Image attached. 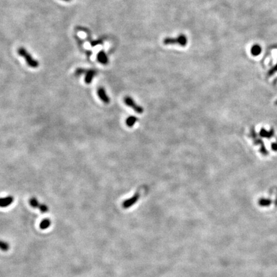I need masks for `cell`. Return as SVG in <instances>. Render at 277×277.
<instances>
[{
  "label": "cell",
  "instance_id": "4fadbf2b",
  "mask_svg": "<svg viewBox=\"0 0 277 277\" xmlns=\"http://www.w3.org/2000/svg\"><path fill=\"white\" fill-rule=\"evenodd\" d=\"M10 246L8 243L7 242H5L3 241L0 240V249L3 251H7L9 250Z\"/></svg>",
  "mask_w": 277,
  "mask_h": 277
},
{
  "label": "cell",
  "instance_id": "5bb4252c",
  "mask_svg": "<svg viewBox=\"0 0 277 277\" xmlns=\"http://www.w3.org/2000/svg\"><path fill=\"white\" fill-rule=\"evenodd\" d=\"M39 210H40V211L43 213L47 212L49 211L48 207L45 204H40V206H39Z\"/></svg>",
  "mask_w": 277,
  "mask_h": 277
},
{
  "label": "cell",
  "instance_id": "e0dca14e",
  "mask_svg": "<svg viewBox=\"0 0 277 277\" xmlns=\"http://www.w3.org/2000/svg\"><path fill=\"white\" fill-rule=\"evenodd\" d=\"M63 1H65V2H69V1H71V0H63Z\"/></svg>",
  "mask_w": 277,
  "mask_h": 277
},
{
  "label": "cell",
  "instance_id": "6da1fadb",
  "mask_svg": "<svg viewBox=\"0 0 277 277\" xmlns=\"http://www.w3.org/2000/svg\"><path fill=\"white\" fill-rule=\"evenodd\" d=\"M18 54L20 55V56H21V57H23L25 60H26V63H27V64L30 66V67H33V68H36V67H37L38 66H39V62H38V61H36V60H35L34 58H32V55L30 54L28 52H27V50L26 49H25V48H19V49H18Z\"/></svg>",
  "mask_w": 277,
  "mask_h": 277
},
{
  "label": "cell",
  "instance_id": "5b68a950",
  "mask_svg": "<svg viewBox=\"0 0 277 277\" xmlns=\"http://www.w3.org/2000/svg\"><path fill=\"white\" fill-rule=\"evenodd\" d=\"M139 198H140V194L138 193H135L132 198H130V199L125 200L123 203V207L124 208H128L131 207L132 205L135 204L137 202V200L139 199Z\"/></svg>",
  "mask_w": 277,
  "mask_h": 277
},
{
  "label": "cell",
  "instance_id": "30bf717a",
  "mask_svg": "<svg viewBox=\"0 0 277 277\" xmlns=\"http://www.w3.org/2000/svg\"><path fill=\"white\" fill-rule=\"evenodd\" d=\"M251 53L253 56H258L262 52V48L259 44H254L251 48Z\"/></svg>",
  "mask_w": 277,
  "mask_h": 277
},
{
  "label": "cell",
  "instance_id": "52a82bcc",
  "mask_svg": "<svg viewBox=\"0 0 277 277\" xmlns=\"http://www.w3.org/2000/svg\"><path fill=\"white\" fill-rule=\"evenodd\" d=\"M14 202V197L9 196L5 198H0V207H7Z\"/></svg>",
  "mask_w": 277,
  "mask_h": 277
},
{
  "label": "cell",
  "instance_id": "ba28073f",
  "mask_svg": "<svg viewBox=\"0 0 277 277\" xmlns=\"http://www.w3.org/2000/svg\"><path fill=\"white\" fill-rule=\"evenodd\" d=\"M97 59L99 62L103 65H106L108 62V58L103 51H100L98 53Z\"/></svg>",
  "mask_w": 277,
  "mask_h": 277
},
{
  "label": "cell",
  "instance_id": "2e32d148",
  "mask_svg": "<svg viewBox=\"0 0 277 277\" xmlns=\"http://www.w3.org/2000/svg\"><path fill=\"white\" fill-rule=\"evenodd\" d=\"M277 71V64H276V65L271 69V70L270 71V73L271 74H272V73H275V71Z\"/></svg>",
  "mask_w": 277,
  "mask_h": 277
},
{
  "label": "cell",
  "instance_id": "277c9868",
  "mask_svg": "<svg viewBox=\"0 0 277 277\" xmlns=\"http://www.w3.org/2000/svg\"><path fill=\"white\" fill-rule=\"evenodd\" d=\"M98 95L99 98H100V100L105 104H108L111 102L110 98L108 96L106 93V91L103 87H100L97 91Z\"/></svg>",
  "mask_w": 277,
  "mask_h": 277
},
{
  "label": "cell",
  "instance_id": "9a60e30c",
  "mask_svg": "<svg viewBox=\"0 0 277 277\" xmlns=\"http://www.w3.org/2000/svg\"><path fill=\"white\" fill-rule=\"evenodd\" d=\"M87 72V70L83 68H78L76 71H75V75L76 76H80L82 74H85V73Z\"/></svg>",
  "mask_w": 277,
  "mask_h": 277
},
{
  "label": "cell",
  "instance_id": "3957f363",
  "mask_svg": "<svg viewBox=\"0 0 277 277\" xmlns=\"http://www.w3.org/2000/svg\"><path fill=\"white\" fill-rule=\"evenodd\" d=\"M124 102L128 107H130L132 109H133L137 113L140 114L143 113L144 108L139 105H137L136 102L134 101V99H132L131 97L126 96L124 98Z\"/></svg>",
  "mask_w": 277,
  "mask_h": 277
},
{
  "label": "cell",
  "instance_id": "8fae6325",
  "mask_svg": "<svg viewBox=\"0 0 277 277\" xmlns=\"http://www.w3.org/2000/svg\"><path fill=\"white\" fill-rule=\"evenodd\" d=\"M51 223H52V222L49 219H48V218L44 219L40 223V228L42 230H45V229L49 228V226L51 225Z\"/></svg>",
  "mask_w": 277,
  "mask_h": 277
},
{
  "label": "cell",
  "instance_id": "7a4b0ae2",
  "mask_svg": "<svg viewBox=\"0 0 277 277\" xmlns=\"http://www.w3.org/2000/svg\"><path fill=\"white\" fill-rule=\"evenodd\" d=\"M187 39L185 35H180L176 38H170L167 37L164 39V44L166 45L169 44H179L180 46L184 47L187 44Z\"/></svg>",
  "mask_w": 277,
  "mask_h": 277
},
{
  "label": "cell",
  "instance_id": "8992f818",
  "mask_svg": "<svg viewBox=\"0 0 277 277\" xmlns=\"http://www.w3.org/2000/svg\"><path fill=\"white\" fill-rule=\"evenodd\" d=\"M97 75V71L94 69H89V70H87V72L85 73V82L86 84H90L94 77Z\"/></svg>",
  "mask_w": 277,
  "mask_h": 277
},
{
  "label": "cell",
  "instance_id": "9c48e42d",
  "mask_svg": "<svg viewBox=\"0 0 277 277\" xmlns=\"http://www.w3.org/2000/svg\"><path fill=\"white\" fill-rule=\"evenodd\" d=\"M137 121H138V119L137 117L132 116L127 117V119L126 120V125L128 127L132 128L135 125V123L137 122Z\"/></svg>",
  "mask_w": 277,
  "mask_h": 277
},
{
  "label": "cell",
  "instance_id": "7c38bea8",
  "mask_svg": "<svg viewBox=\"0 0 277 277\" xmlns=\"http://www.w3.org/2000/svg\"><path fill=\"white\" fill-rule=\"evenodd\" d=\"M29 203H30V206L32 207L33 208H38L39 209V206H40V203H39V201L37 200L36 198H34V197L30 199Z\"/></svg>",
  "mask_w": 277,
  "mask_h": 277
}]
</instances>
